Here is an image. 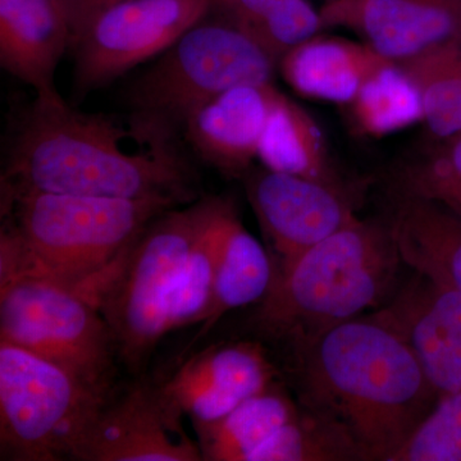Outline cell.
<instances>
[{
    "label": "cell",
    "mask_w": 461,
    "mask_h": 461,
    "mask_svg": "<svg viewBox=\"0 0 461 461\" xmlns=\"http://www.w3.org/2000/svg\"><path fill=\"white\" fill-rule=\"evenodd\" d=\"M181 139L131 112L85 113L59 93L36 95L12 115L2 194L42 191L187 205L200 198L199 184Z\"/></svg>",
    "instance_id": "1"
},
{
    "label": "cell",
    "mask_w": 461,
    "mask_h": 461,
    "mask_svg": "<svg viewBox=\"0 0 461 461\" xmlns=\"http://www.w3.org/2000/svg\"><path fill=\"white\" fill-rule=\"evenodd\" d=\"M287 348L302 405L339 423L362 460L387 461L438 400L411 348L375 314Z\"/></svg>",
    "instance_id": "2"
},
{
    "label": "cell",
    "mask_w": 461,
    "mask_h": 461,
    "mask_svg": "<svg viewBox=\"0 0 461 461\" xmlns=\"http://www.w3.org/2000/svg\"><path fill=\"white\" fill-rule=\"evenodd\" d=\"M177 206L162 200L68 194H2L0 286L42 278L74 288L99 306L142 230Z\"/></svg>",
    "instance_id": "3"
},
{
    "label": "cell",
    "mask_w": 461,
    "mask_h": 461,
    "mask_svg": "<svg viewBox=\"0 0 461 461\" xmlns=\"http://www.w3.org/2000/svg\"><path fill=\"white\" fill-rule=\"evenodd\" d=\"M402 263L388 220H357L275 276L253 324L286 346L360 317L386 299Z\"/></svg>",
    "instance_id": "4"
},
{
    "label": "cell",
    "mask_w": 461,
    "mask_h": 461,
    "mask_svg": "<svg viewBox=\"0 0 461 461\" xmlns=\"http://www.w3.org/2000/svg\"><path fill=\"white\" fill-rule=\"evenodd\" d=\"M223 196H200L157 215L136 240L122 268L100 300L118 359L132 372L148 362L167 335V311L182 266Z\"/></svg>",
    "instance_id": "5"
},
{
    "label": "cell",
    "mask_w": 461,
    "mask_h": 461,
    "mask_svg": "<svg viewBox=\"0 0 461 461\" xmlns=\"http://www.w3.org/2000/svg\"><path fill=\"white\" fill-rule=\"evenodd\" d=\"M276 68L254 39L212 11L138 76L123 98L131 113L181 135L200 105L232 87L272 84Z\"/></svg>",
    "instance_id": "6"
},
{
    "label": "cell",
    "mask_w": 461,
    "mask_h": 461,
    "mask_svg": "<svg viewBox=\"0 0 461 461\" xmlns=\"http://www.w3.org/2000/svg\"><path fill=\"white\" fill-rule=\"evenodd\" d=\"M108 396L56 364L0 341V459L72 460Z\"/></svg>",
    "instance_id": "7"
},
{
    "label": "cell",
    "mask_w": 461,
    "mask_h": 461,
    "mask_svg": "<svg viewBox=\"0 0 461 461\" xmlns=\"http://www.w3.org/2000/svg\"><path fill=\"white\" fill-rule=\"evenodd\" d=\"M0 341L56 364L111 393L117 348L99 306L74 288L42 278L0 286Z\"/></svg>",
    "instance_id": "8"
},
{
    "label": "cell",
    "mask_w": 461,
    "mask_h": 461,
    "mask_svg": "<svg viewBox=\"0 0 461 461\" xmlns=\"http://www.w3.org/2000/svg\"><path fill=\"white\" fill-rule=\"evenodd\" d=\"M214 5L215 0H124L98 12L72 44L75 99L165 53L208 17Z\"/></svg>",
    "instance_id": "9"
},
{
    "label": "cell",
    "mask_w": 461,
    "mask_h": 461,
    "mask_svg": "<svg viewBox=\"0 0 461 461\" xmlns=\"http://www.w3.org/2000/svg\"><path fill=\"white\" fill-rule=\"evenodd\" d=\"M184 415L167 402L159 384L138 379L112 391L81 437L72 460L203 461Z\"/></svg>",
    "instance_id": "10"
},
{
    "label": "cell",
    "mask_w": 461,
    "mask_h": 461,
    "mask_svg": "<svg viewBox=\"0 0 461 461\" xmlns=\"http://www.w3.org/2000/svg\"><path fill=\"white\" fill-rule=\"evenodd\" d=\"M249 202L271 245L275 276L357 220L346 189L266 168L245 175Z\"/></svg>",
    "instance_id": "11"
},
{
    "label": "cell",
    "mask_w": 461,
    "mask_h": 461,
    "mask_svg": "<svg viewBox=\"0 0 461 461\" xmlns=\"http://www.w3.org/2000/svg\"><path fill=\"white\" fill-rule=\"evenodd\" d=\"M375 317L402 336L441 397L461 391V293L414 272Z\"/></svg>",
    "instance_id": "12"
},
{
    "label": "cell",
    "mask_w": 461,
    "mask_h": 461,
    "mask_svg": "<svg viewBox=\"0 0 461 461\" xmlns=\"http://www.w3.org/2000/svg\"><path fill=\"white\" fill-rule=\"evenodd\" d=\"M320 14L396 63L461 42V0H329Z\"/></svg>",
    "instance_id": "13"
},
{
    "label": "cell",
    "mask_w": 461,
    "mask_h": 461,
    "mask_svg": "<svg viewBox=\"0 0 461 461\" xmlns=\"http://www.w3.org/2000/svg\"><path fill=\"white\" fill-rule=\"evenodd\" d=\"M277 375L262 345L222 342L193 355L158 384L172 408L191 423H204L271 387Z\"/></svg>",
    "instance_id": "14"
},
{
    "label": "cell",
    "mask_w": 461,
    "mask_h": 461,
    "mask_svg": "<svg viewBox=\"0 0 461 461\" xmlns=\"http://www.w3.org/2000/svg\"><path fill=\"white\" fill-rule=\"evenodd\" d=\"M280 91L273 84L241 85L200 105L182 126V140L229 177H245Z\"/></svg>",
    "instance_id": "15"
},
{
    "label": "cell",
    "mask_w": 461,
    "mask_h": 461,
    "mask_svg": "<svg viewBox=\"0 0 461 461\" xmlns=\"http://www.w3.org/2000/svg\"><path fill=\"white\" fill-rule=\"evenodd\" d=\"M67 0H0V65L36 95H56V72L74 44Z\"/></svg>",
    "instance_id": "16"
},
{
    "label": "cell",
    "mask_w": 461,
    "mask_h": 461,
    "mask_svg": "<svg viewBox=\"0 0 461 461\" xmlns=\"http://www.w3.org/2000/svg\"><path fill=\"white\" fill-rule=\"evenodd\" d=\"M393 60L371 45L314 36L282 57V77L306 98L350 104L373 74Z\"/></svg>",
    "instance_id": "17"
},
{
    "label": "cell",
    "mask_w": 461,
    "mask_h": 461,
    "mask_svg": "<svg viewBox=\"0 0 461 461\" xmlns=\"http://www.w3.org/2000/svg\"><path fill=\"white\" fill-rule=\"evenodd\" d=\"M402 263L461 293V218L430 200L393 193L387 218Z\"/></svg>",
    "instance_id": "18"
},
{
    "label": "cell",
    "mask_w": 461,
    "mask_h": 461,
    "mask_svg": "<svg viewBox=\"0 0 461 461\" xmlns=\"http://www.w3.org/2000/svg\"><path fill=\"white\" fill-rule=\"evenodd\" d=\"M273 278L271 254L245 229L235 206L224 222L211 306L193 344L208 335L224 314L260 302Z\"/></svg>",
    "instance_id": "19"
},
{
    "label": "cell",
    "mask_w": 461,
    "mask_h": 461,
    "mask_svg": "<svg viewBox=\"0 0 461 461\" xmlns=\"http://www.w3.org/2000/svg\"><path fill=\"white\" fill-rule=\"evenodd\" d=\"M258 158L272 171L345 189L320 126L304 108L282 93L269 114Z\"/></svg>",
    "instance_id": "20"
},
{
    "label": "cell",
    "mask_w": 461,
    "mask_h": 461,
    "mask_svg": "<svg viewBox=\"0 0 461 461\" xmlns=\"http://www.w3.org/2000/svg\"><path fill=\"white\" fill-rule=\"evenodd\" d=\"M299 411L300 406L276 382L223 417L193 423L203 461H249Z\"/></svg>",
    "instance_id": "21"
},
{
    "label": "cell",
    "mask_w": 461,
    "mask_h": 461,
    "mask_svg": "<svg viewBox=\"0 0 461 461\" xmlns=\"http://www.w3.org/2000/svg\"><path fill=\"white\" fill-rule=\"evenodd\" d=\"M348 105L355 126L375 138L400 131L424 117L420 87L396 62L373 74Z\"/></svg>",
    "instance_id": "22"
},
{
    "label": "cell",
    "mask_w": 461,
    "mask_h": 461,
    "mask_svg": "<svg viewBox=\"0 0 461 461\" xmlns=\"http://www.w3.org/2000/svg\"><path fill=\"white\" fill-rule=\"evenodd\" d=\"M235 208L232 200L224 198L217 213L206 224L191 248L182 266L180 277L173 288L167 311V333L203 323L213 297L218 253L227 215Z\"/></svg>",
    "instance_id": "23"
},
{
    "label": "cell",
    "mask_w": 461,
    "mask_h": 461,
    "mask_svg": "<svg viewBox=\"0 0 461 461\" xmlns=\"http://www.w3.org/2000/svg\"><path fill=\"white\" fill-rule=\"evenodd\" d=\"M420 87L423 121L438 139L461 133V42L400 63Z\"/></svg>",
    "instance_id": "24"
},
{
    "label": "cell",
    "mask_w": 461,
    "mask_h": 461,
    "mask_svg": "<svg viewBox=\"0 0 461 461\" xmlns=\"http://www.w3.org/2000/svg\"><path fill=\"white\" fill-rule=\"evenodd\" d=\"M362 460L353 439L335 420L305 406L251 455L249 461Z\"/></svg>",
    "instance_id": "25"
},
{
    "label": "cell",
    "mask_w": 461,
    "mask_h": 461,
    "mask_svg": "<svg viewBox=\"0 0 461 461\" xmlns=\"http://www.w3.org/2000/svg\"><path fill=\"white\" fill-rule=\"evenodd\" d=\"M397 167L393 193L430 200L461 218V133Z\"/></svg>",
    "instance_id": "26"
},
{
    "label": "cell",
    "mask_w": 461,
    "mask_h": 461,
    "mask_svg": "<svg viewBox=\"0 0 461 461\" xmlns=\"http://www.w3.org/2000/svg\"><path fill=\"white\" fill-rule=\"evenodd\" d=\"M387 461H461V391L438 397Z\"/></svg>",
    "instance_id": "27"
},
{
    "label": "cell",
    "mask_w": 461,
    "mask_h": 461,
    "mask_svg": "<svg viewBox=\"0 0 461 461\" xmlns=\"http://www.w3.org/2000/svg\"><path fill=\"white\" fill-rule=\"evenodd\" d=\"M294 0H215L213 14L249 36L277 17Z\"/></svg>",
    "instance_id": "28"
},
{
    "label": "cell",
    "mask_w": 461,
    "mask_h": 461,
    "mask_svg": "<svg viewBox=\"0 0 461 461\" xmlns=\"http://www.w3.org/2000/svg\"><path fill=\"white\" fill-rule=\"evenodd\" d=\"M72 12V20H74L75 36L91 17L95 16L103 9L124 2V0H67ZM75 41V38H74Z\"/></svg>",
    "instance_id": "29"
}]
</instances>
